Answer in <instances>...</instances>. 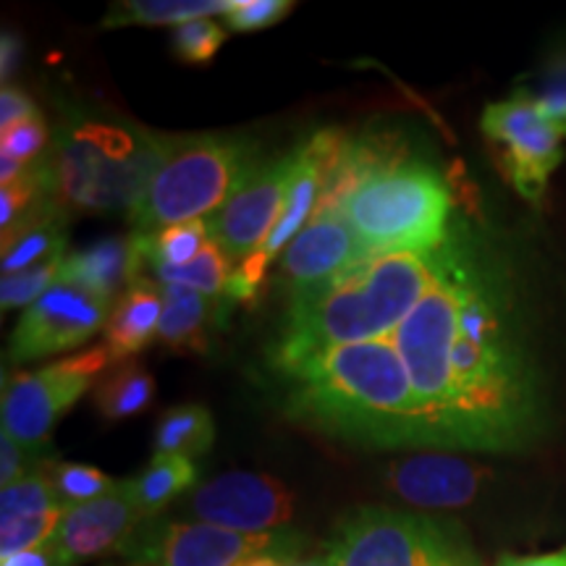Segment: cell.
Instances as JSON below:
<instances>
[{"mask_svg": "<svg viewBox=\"0 0 566 566\" xmlns=\"http://www.w3.org/2000/svg\"><path fill=\"white\" fill-rule=\"evenodd\" d=\"M233 0H129V3H113L105 19L103 30L113 27H160V24H187V21L210 19L218 13H229Z\"/></svg>", "mask_w": 566, "mask_h": 566, "instance_id": "20", "label": "cell"}, {"mask_svg": "<svg viewBox=\"0 0 566 566\" xmlns=\"http://www.w3.org/2000/svg\"><path fill=\"white\" fill-rule=\"evenodd\" d=\"M51 462L42 451L27 449L24 443H19L11 433H0V485L9 488L19 480L34 475V472L45 470V464Z\"/></svg>", "mask_w": 566, "mask_h": 566, "instance_id": "32", "label": "cell"}, {"mask_svg": "<svg viewBox=\"0 0 566 566\" xmlns=\"http://www.w3.org/2000/svg\"><path fill=\"white\" fill-rule=\"evenodd\" d=\"M34 116H40V111L38 105L32 103V97L27 95V92L6 84L3 92H0V132L11 129V126H17Z\"/></svg>", "mask_w": 566, "mask_h": 566, "instance_id": "33", "label": "cell"}, {"mask_svg": "<svg viewBox=\"0 0 566 566\" xmlns=\"http://www.w3.org/2000/svg\"><path fill=\"white\" fill-rule=\"evenodd\" d=\"M142 252L137 237H111L63 258L59 283L82 289L105 304H116L137 281Z\"/></svg>", "mask_w": 566, "mask_h": 566, "instance_id": "15", "label": "cell"}, {"mask_svg": "<svg viewBox=\"0 0 566 566\" xmlns=\"http://www.w3.org/2000/svg\"><path fill=\"white\" fill-rule=\"evenodd\" d=\"M480 129L516 192L530 202H541L551 174L564 160V137L537 111L527 92L516 90L506 101L488 105Z\"/></svg>", "mask_w": 566, "mask_h": 566, "instance_id": "8", "label": "cell"}, {"mask_svg": "<svg viewBox=\"0 0 566 566\" xmlns=\"http://www.w3.org/2000/svg\"><path fill=\"white\" fill-rule=\"evenodd\" d=\"M338 346L365 344L412 384L422 449L516 454L546 428L514 279L454 221L438 250L367 254L338 302Z\"/></svg>", "mask_w": 566, "mask_h": 566, "instance_id": "1", "label": "cell"}, {"mask_svg": "<svg viewBox=\"0 0 566 566\" xmlns=\"http://www.w3.org/2000/svg\"><path fill=\"white\" fill-rule=\"evenodd\" d=\"M495 566H566V548L541 556H504Z\"/></svg>", "mask_w": 566, "mask_h": 566, "instance_id": "35", "label": "cell"}, {"mask_svg": "<svg viewBox=\"0 0 566 566\" xmlns=\"http://www.w3.org/2000/svg\"><path fill=\"white\" fill-rule=\"evenodd\" d=\"M328 551L336 566H480L457 522L388 506H359L346 514Z\"/></svg>", "mask_w": 566, "mask_h": 566, "instance_id": "5", "label": "cell"}, {"mask_svg": "<svg viewBox=\"0 0 566 566\" xmlns=\"http://www.w3.org/2000/svg\"><path fill=\"white\" fill-rule=\"evenodd\" d=\"M216 441V422L210 409L200 405L171 407L160 415L155 428V454L202 457Z\"/></svg>", "mask_w": 566, "mask_h": 566, "instance_id": "21", "label": "cell"}, {"mask_svg": "<svg viewBox=\"0 0 566 566\" xmlns=\"http://www.w3.org/2000/svg\"><path fill=\"white\" fill-rule=\"evenodd\" d=\"M48 147H51V134H48V124L42 116L27 118V122L0 132V158L17 160L27 168L38 166Z\"/></svg>", "mask_w": 566, "mask_h": 566, "instance_id": "30", "label": "cell"}, {"mask_svg": "<svg viewBox=\"0 0 566 566\" xmlns=\"http://www.w3.org/2000/svg\"><path fill=\"white\" fill-rule=\"evenodd\" d=\"M449 184L430 163L401 158L375 171L354 189L342 218L367 254L433 250L449 237Z\"/></svg>", "mask_w": 566, "mask_h": 566, "instance_id": "3", "label": "cell"}, {"mask_svg": "<svg viewBox=\"0 0 566 566\" xmlns=\"http://www.w3.org/2000/svg\"><path fill=\"white\" fill-rule=\"evenodd\" d=\"M142 522L147 520L134 501L132 483L118 480L116 488L101 499L66 509L51 546L61 566H76L92 558L122 554Z\"/></svg>", "mask_w": 566, "mask_h": 566, "instance_id": "12", "label": "cell"}, {"mask_svg": "<svg viewBox=\"0 0 566 566\" xmlns=\"http://www.w3.org/2000/svg\"><path fill=\"white\" fill-rule=\"evenodd\" d=\"M363 258H367V250L344 218H310L283 250L279 275L289 296H294L334 279Z\"/></svg>", "mask_w": 566, "mask_h": 566, "instance_id": "14", "label": "cell"}, {"mask_svg": "<svg viewBox=\"0 0 566 566\" xmlns=\"http://www.w3.org/2000/svg\"><path fill=\"white\" fill-rule=\"evenodd\" d=\"M294 174V153L275 160H263L239 189L210 216V239L229 254L233 263H242L263 250L281 221L289 184Z\"/></svg>", "mask_w": 566, "mask_h": 566, "instance_id": "9", "label": "cell"}, {"mask_svg": "<svg viewBox=\"0 0 566 566\" xmlns=\"http://www.w3.org/2000/svg\"><path fill=\"white\" fill-rule=\"evenodd\" d=\"M0 566H61V562L51 543H45V546L24 551V554L0 558Z\"/></svg>", "mask_w": 566, "mask_h": 566, "instance_id": "34", "label": "cell"}, {"mask_svg": "<svg viewBox=\"0 0 566 566\" xmlns=\"http://www.w3.org/2000/svg\"><path fill=\"white\" fill-rule=\"evenodd\" d=\"M59 509L63 506L55 499L53 485L45 472H34V475L3 488V493H0V522L59 512Z\"/></svg>", "mask_w": 566, "mask_h": 566, "instance_id": "28", "label": "cell"}, {"mask_svg": "<svg viewBox=\"0 0 566 566\" xmlns=\"http://www.w3.org/2000/svg\"><path fill=\"white\" fill-rule=\"evenodd\" d=\"M19 53H21L19 38H17V34L6 32L3 34V42H0V74H3V82H9V76L13 74V69H17Z\"/></svg>", "mask_w": 566, "mask_h": 566, "instance_id": "36", "label": "cell"}, {"mask_svg": "<svg viewBox=\"0 0 566 566\" xmlns=\"http://www.w3.org/2000/svg\"><path fill=\"white\" fill-rule=\"evenodd\" d=\"M168 153L166 134L118 118H71L42 155L48 197L61 212H129Z\"/></svg>", "mask_w": 566, "mask_h": 566, "instance_id": "2", "label": "cell"}, {"mask_svg": "<svg viewBox=\"0 0 566 566\" xmlns=\"http://www.w3.org/2000/svg\"><path fill=\"white\" fill-rule=\"evenodd\" d=\"M155 378L145 365L124 363L95 386V407L105 420H126L142 415L155 401Z\"/></svg>", "mask_w": 566, "mask_h": 566, "instance_id": "22", "label": "cell"}, {"mask_svg": "<svg viewBox=\"0 0 566 566\" xmlns=\"http://www.w3.org/2000/svg\"><path fill=\"white\" fill-rule=\"evenodd\" d=\"M111 363L105 346L40 367V370L6 373L3 378V430L24 443L27 449L42 451L55 422L69 412Z\"/></svg>", "mask_w": 566, "mask_h": 566, "instance_id": "7", "label": "cell"}, {"mask_svg": "<svg viewBox=\"0 0 566 566\" xmlns=\"http://www.w3.org/2000/svg\"><path fill=\"white\" fill-rule=\"evenodd\" d=\"M108 315L111 304L69 283H55L42 300L24 310L9 338V359L21 365L87 344L105 328Z\"/></svg>", "mask_w": 566, "mask_h": 566, "instance_id": "11", "label": "cell"}, {"mask_svg": "<svg viewBox=\"0 0 566 566\" xmlns=\"http://www.w3.org/2000/svg\"><path fill=\"white\" fill-rule=\"evenodd\" d=\"M294 558L300 556H279V554H263V556H252V558H244L242 564L237 566H292Z\"/></svg>", "mask_w": 566, "mask_h": 566, "instance_id": "37", "label": "cell"}, {"mask_svg": "<svg viewBox=\"0 0 566 566\" xmlns=\"http://www.w3.org/2000/svg\"><path fill=\"white\" fill-rule=\"evenodd\" d=\"M226 38H229V32L218 21L197 19L187 21L181 27H174L171 48L176 59L184 63H210L223 48Z\"/></svg>", "mask_w": 566, "mask_h": 566, "instance_id": "29", "label": "cell"}, {"mask_svg": "<svg viewBox=\"0 0 566 566\" xmlns=\"http://www.w3.org/2000/svg\"><path fill=\"white\" fill-rule=\"evenodd\" d=\"M134 501L145 520L163 516V509L197 485V467L187 457L155 454L137 478H129Z\"/></svg>", "mask_w": 566, "mask_h": 566, "instance_id": "19", "label": "cell"}, {"mask_svg": "<svg viewBox=\"0 0 566 566\" xmlns=\"http://www.w3.org/2000/svg\"><path fill=\"white\" fill-rule=\"evenodd\" d=\"M263 163L258 145L229 134L168 137V153L150 187L129 210L134 233L212 216Z\"/></svg>", "mask_w": 566, "mask_h": 566, "instance_id": "4", "label": "cell"}, {"mask_svg": "<svg viewBox=\"0 0 566 566\" xmlns=\"http://www.w3.org/2000/svg\"><path fill=\"white\" fill-rule=\"evenodd\" d=\"M3 275L21 273L27 268L42 265L48 260L63 258L66 247V212L55 208L53 200L38 216L17 229L3 233Z\"/></svg>", "mask_w": 566, "mask_h": 566, "instance_id": "18", "label": "cell"}, {"mask_svg": "<svg viewBox=\"0 0 566 566\" xmlns=\"http://www.w3.org/2000/svg\"><path fill=\"white\" fill-rule=\"evenodd\" d=\"M527 95L548 118V124L566 139V48H556L548 55L537 74L535 90Z\"/></svg>", "mask_w": 566, "mask_h": 566, "instance_id": "26", "label": "cell"}, {"mask_svg": "<svg viewBox=\"0 0 566 566\" xmlns=\"http://www.w3.org/2000/svg\"><path fill=\"white\" fill-rule=\"evenodd\" d=\"M139 242L142 263L147 268H181L189 265L202 247L210 242L208 221H184L163 226L153 233H134Z\"/></svg>", "mask_w": 566, "mask_h": 566, "instance_id": "23", "label": "cell"}, {"mask_svg": "<svg viewBox=\"0 0 566 566\" xmlns=\"http://www.w3.org/2000/svg\"><path fill=\"white\" fill-rule=\"evenodd\" d=\"M304 548L307 541L294 530L233 533L205 522L155 516L142 522L122 556L126 566H237L263 554L304 556Z\"/></svg>", "mask_w": 566, "mask_h": 566, "instance_id": "6", "label": "cell"}, {"mask_svg": "<svg viewBox=\"0 0 566 566\" xmlns=\"http://www.w3.org/2000/svg\"><path fill=\"white\" fill-rule=\"evenodd\" d=\"M163 289V317L158 342L168 352L200 354L208 352L210 331L221 325V310L231 307L229 302L210 300L187 286Z\"/></svg>", "mask_w": 566, "mask_h": 566, "instance_id": "17", "label": "cell"}, {"mask_svg": "<svg viewBox=\"0 0 566 566\" xmlns=\"http://www.w3.org/2000/svg\"><path fill=\"white\" fill-rule=\"evenodd\" d=\"M294 11L289 0H233L226 13V27L231 32H260L279 24Z\"/></svg>", "mask_w": 566, "mask_h": 566, "instance_id": "31", "label": "cell"}, {"mask_svg": "<svg viewBox=\"0 0 566 566\" xmlns=\"http://www.w3.org/2000/svg\"><path fill=\"white\" fill-rule=\"evenodd\" d=\"M63 258H66V254H63ZM63 258L27 268V271L21 273L3 275V281H0V304H3V313H9V310L32 307L34 302L51 292L55 283H59Z\"/></svg>", "mask_w": 566, "mask_h": 566, "instance_id": "27", "label": "cell"}, {"mask_svg": "<svg viewBox=\"0 0 566 566\" xmlns=\"http://www.w3.org/2000/svg\"><path fill=\"white\" fill-rule=\"evenodd\" d=\"M233 268L237 265H233L229 254H226L221 247L210 239V242L202 247V252L197 254L189 265L150 268V271L155 279H158L160 286H187L205 296H210V300L229 302L226 300V286H229Z\"/></svg>", "mask_w": 566, "mask_h": 566, "instance_id": "24", "label": "cell"}, {"mask_svg": "<svg viewBox=\"0 0 566 566\" xmlns=\"http://www.w3.org/2000/svg\"><path fill=\"white\" fill-rule=\"evenodd\" d=\"M42 472L51 480L55 499H59L63 509L90 504V501L111 493L118 483V480L108 478L97 467L76 462H48Z\"/></svg>", "mask_w": 566, "mask_h": 566, "instance_id": "25", "label": "cell"}, {"mask_svg": "<svg viewBox=\"0 0 566 566\" xmlns=\"http://www.w3.org/2000/svg\"><path fill=\"white\" fill-rule=\"evenodd\" d=\"M163 317V289L160 283L150 279H139L126 289L122 300L111 307L108 323H105V349H108L113 363H126V359L139 354L153 344L160 331Z\"/></svg>", "mask_w": 566, "mask_h": 566, "instance_id": "16", "label": "cell"}, {"mask_svg": "<svg viewBox=\"0 0 566 566\" xmlns=\"http://www.w3.org/2000/svg\"><path fill=\"white\" fill-rule=\"evenodd\" d=\"M488 478L483 467L462 457L422 451L401 457L388 467V488L407 504L420 509H462L478 499Z\"/></svg>", "mask_w": 566, "mask_h": 566, "instance_id": "13", "label": "cell"}, {"mask_svg": "<svg viewBox=\"0 0 566 566\" xmlns=\"http://www.w3.org/2000/svg\"><path fill=\"white\" fill-rule=\"evenodd\" d=\"M195 522L233 533L286 530L294 516V493L281 480L258 472H229L197 485L189 495Z\"/></svg>", "mask_w": 566, "mask_h": 566, "instance_id": "10", "label": "cell"}]
</instances>
